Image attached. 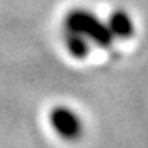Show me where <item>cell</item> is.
<instances>
[{
  "label": "cell",
  "mask_w": 148,
  "mask_h": 148,
  "mask_svg": "<svg viewBox=\"0 0 148 148\" xmlns=\"http://www.w3.org/2000/svg\"><path fill=\"white\" fill-rule=\"evenodd\" d=\"M66 28H71L74 32L81 33L82 36L95 43L97 46L107 48L114 41L110 30L107 23L101 21L94 13L84 10V8H73L66 15Z\"/></svg>",
  "instance_id": "6da1fadb"
},
{
  "label": "cell",
  "mask_w": 148,
  "mask_h": 148,
  "mask_svg": "<svg viewBox=\"0 0 148 148\" xmlns=\"http://www.w3.org/2000/svg\"><path fill=\"white\" fill-rule=\"evenodd\" d=\"M49 123L56 133L64 140H76L82 133V122L79 115L69 107L58 106L49 112Z\"/></svg>",
  "instance_id": "7a4b0ae2"
},
{
  "label": "cell",
  "mask_w": 148,
  "mask_h": 148,
  "mask_svg": "<svg viewBox=\"0 0 148 148\" xmlns=\"http://www.w3.org/2000/svg\"><path fill=\"white\" fill-rule=\"evenodd\" d=\"M107 27L110 30L112 36L120 38V40L132 38L133 33H135L133 20L130 18V15H128L127 12H123V10L112 12L110 16H109V21H107Z\"/></svg>",
  "instance_id": "3957f363"
},
{
  "label": "cell",
  "mask_w": 148,
  "mask_h": 148,
  "mask_svg": "<svg viewBox=\"0 0 148 148\" xmlns=\"http://www.w3.org/2000/svg\"><path fill=\"white\" fill-rule=\"evenodd\" d=\"M64 43H66V48L68 51L73 54L74 58H86V54L89 53V43H87V38L82 36L81 33L74 32L71 28H64Z\"/></svg>",
  "instance_id": "277c9868"
}]
</instances>
